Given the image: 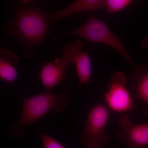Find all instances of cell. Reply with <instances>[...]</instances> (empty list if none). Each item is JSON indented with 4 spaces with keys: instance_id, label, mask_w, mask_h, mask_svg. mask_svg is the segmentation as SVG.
Listing matches in <instances>:
<instances>
[{
    "instance_id": "12",
    "label": "cell",
    "mask_w": 148,
    "mask_h": 148,
    "mask_svg": "<svg viewBox=\"0 0 148 148\" xmlns=\"http://www.w3.org/2000/svg\"><path fill=\"white\" fill-rule=\"evenodd\" d=\"M132 0H105L106 8L109 14L119 12L133 3Z\"/></svg>"
},
{
    "instance_id": "1",
    "label": "cell",
    "mask_w": 148,
    "mask_h": 148,
    "mask_svg": "<svg viewBox=\"0 0 148 148\" xmlns=\"http://www.w3.org/2000/svg\"><path fill=\"white\" fill-rule=\"evenodd\" d=\"M7 19L4 32L15 38L22 48L24 58H30L35 49L42 44L47 36L49 23V12L39 7L38 1H21Z\"/></svg>"
},
{
    "instance_id": "8",
    "label": "cell",
    "mask_w": 148,
    "mask_h": 148,
    "mask_svg": "<svg viewBox=\"0 0 148 148\" xmlns=\"http://www.w3.org/2000/svg\"><path fill=\"white\" fill-rule=\"evenodd\" d=\"M69 64L62 56L56 58L53 62H45L39 76L45 91H50L65 80V74Z\"/></svg>"
},
{
    "instance_id": "14",
    "label": "cell",
    "mask_w": 148,
    "mask_h": 148,
    "mask_svg": "<svg viewBox=\"0 0 148 148\" xmlns=\"http://www.w3.org/2000/svg\"><path fill=\"white\" fill-rule=\"evenodd\" d=\"M81 142L86 148H103V145L95 141L83 137L81 139Z\"/></svg>"
},
{
    "instance_id": "4",
    "label": "cell",
    "mask_w": 148,
    "mask_h": 148,
    "mask_svg": "<svg viewBox=\"0 0 148 148\" xmlns=\"http://www.w3.org/2000/svg\"><path fill=\"white\" fill-rule=\"evenodd\" d=\"M127 79L122 72H114L107 82L108 90L103 98L108 107L116 112L132 110L135 108L133 98L126 87Z\"/></svg>"
},
{
    "instance_id": "9",
    "label": "cell",
    "mask_w": 148,
    "mask_h": 148,
    "mask_svg": "<svg viewBox=\"0 0 148 148\" xmlns=\"http://www.w3.org/2000/svg\"><path fill=\"white\" fill-rule=\"evenodd\" d=\"M105 8V0H76L64 8L49 12V23L55 24L76 14L91 12Z\"/></svg>"
},
{
    "instance_id": "6",
    "label": "cell",
    "mask_w": 148,
    "mask_h": 148,
    "mask_svg": "<svg viewBox=\"0 0 148 148\" xmlns=\"http://www.w3.org/2000/svg\"><path fill=\"white\" fill-rule=\"evenodd\" d=\"M84 45L80 40L65 45L62 56L69 64H75L78 77L77 87L88 85L92 75V64L88 51H83Z\"/></svg>"
},
{
    "instance_id": "13",
    "label": "cell",
    "mask_w": 148,
    "mask_h": 148,
    "mask_svg": "<svg viewBox=\"0 0 148 148\" xmlns=\"http://www.w3.org/2000/svg\"><path fill=\"white\" fill-rule=\"evenodd\" d=\"M43 148H66L61 143L45 133L40 134Z\"/></svg>"
},
{
    "instance_id": "10",
    "label": "cell",
    "mask_w": 148,
    "mask_h": 148,
    "mask_svg": "<svg viewBox=\"0 0 148 148\" xmlns=\"http://www.w3.org/2000/svg\"><path fill=\"white\" fill-rule=\"evenodd\" d=\"M133 99L139 100L142 112L148 115V65H139L134 69L130 80Z\"/></svg>"
},
{
    "instance_id": "7",
    "label": "cell",
    "mask_w": 148,
    "mask_h": 148,
    "mask_svg": "<svg viewBox=\"0 0 148 148\" xmlns=\"http://www.w3.org/2000/svg\"><path fill=\"white\" fill-rule=\"evenodd\" d=\"M118 123L122 130L116 133L117 138L126 143V148H145L148 145V123H134L126 114L121 116Z\"/></svg>"
},
{
    "instance_id": "11",
    "label": "cell",
    "mask_w": 148,
    "mask_h": 148,
    "mask_svg": "<svg viewBox=\"0 0 148 148\" xmlns=\"http://www.w3.org/2000/svg\"><path fill=\"white\" fill-rule=\"evenodd\" d=\"M19 58L12 51L0 48V78L2 80L13 84L18 77L16 66Z\"/></svg>"
},
{
    "instance_id": "3",
    "label": "cell",
    "mask_w": 148,
    "mask_h": 148,
    "mask_svg": "<svg viewBox=\"0 0 148 148\" xmlns=\"http://www.w3.org/2000/svg\"><path fill=\"white\" fill-rule=\"evenodd\" d=\"M78 36L91 42L101 43L113 49L124 58L128 64L134 65V62L124 47L121 40L113 33L104 21L91 16L82 26L68 31L63 34L56 36L58 40L67 36Z\"/></svg>"
},
{
    "instance_id": "5",
    "label": "cell",
    "mask_w": 148,
    "mask_h": 148,
    "mask_svg": "<svg viewBox=\"0 0 148 148\" xmlns=\"http://www.w3.org/2000/svg\"><path fill=\"white\" fill-rule=\"evenodd\" d=\"M110 114L108 108L102 104L97 103L88 112L82 134L84 137L103 145L108 143L110 138L105 132V129Z\"/></svg>"
},
{
    "instance_id": "2",
    "label": "cell",
    "mask_w": 148,
    "mask_h": 148,
    "mask_svg": "<svg viewBox=\"0 0 148 148\" xmlns=\"http://www.w3.org/2000/svg\"><path fill=\"white\" fill-rule=\"evenodd\" d=\"M71 92L65 89L60 93L45 91L34 96L22 98L23 108L19 120L11 125L9 135L12 138H22L24 128L42 118L48 112L58 113L64 111L71 101Z\"/></svg>"
},
{
    "instance_id": "15",
    "label": "cell",
    "mask_w": 148,
    "mask_h": 148,
    "mask_svg": "<svg viewBox=\"0 0 148 148\" xmlns=\"http://www.w3.org/2000/svg\"><path fill=\"white\" fill-rule=\"evenodd\" d=\"M140 45L143 48H148V36L145 37L141 40Z\"/></svg>"
}]
</instances>
